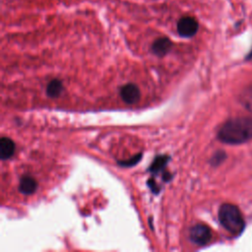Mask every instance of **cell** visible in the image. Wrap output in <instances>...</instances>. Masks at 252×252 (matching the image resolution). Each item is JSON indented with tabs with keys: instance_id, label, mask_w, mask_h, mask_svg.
I'll return each instance as SVG.
<instances>
[{
	"instance_id": "8992f818",
	"label": "cell",
	"mask_w": 252,
	"mask_h": 252,
	"mask_svg": "<svg viewBox=\"0 0 252 252\" xmlns=\"http://www.w3.org/2000/svg\"><path fill=\"white\" fill-rule=\"evenodd\" d=\"M172 47V42L167 37H159L152 44V51L157 56H164Z\"/></svg>"
},
{
	"instance_id": "7a4b0ae2",
	"label": "cell",
	"mask_w": 252,
	"mask_h": 252,
	"mask_svg": "<svg viewBox=\"0 0 252 252\" xmlns=\"http://www.w3.org/2000/svg\"><path fill=\"white\" fill-rule=\"evenodd\" d=\"M220 224L231 234L239 235L245 226L244 219L239 209L231 204H223L219 210Z\"/></svg>"
},
{
	"instance_id": "6da1fadb",
	"label": "cell",
	"mask_w": 252,
	"mask_h": 252,
	"mask_svg": "<svg viewBox=\"0 0 252 252\" xmlns=\"http://www.w3.org/2000/svg\"><path fill=\"white\" fill-rule=\"evenodd\" d=\"M218 138L225 144L237 145L252 139V118L238 117L227 120L219 130Z\"/></svg>"
},
{
	"instance_id": "3957f363",
	"label": "cell",
	"mask_w": 252,
	"mask_h": 252,
	"mask_svg": "<svg viewBox=\"0 0 252 252\" xmlns=\"http://www.w3.org/2000/svg\"><path fill=\"white\" fill-rule=\"evenodd\" d=\"M189 237L193 243L197 245H205L211 240L212 232L206 224L198 223L190 228Z\"/></svg>"
},
{
	"instance_id": "5bb4252c",
	"label": "cell",
	"mask_w": 252,
	"mask_h": 252,
	"mask_svg": "<svg viewBox=\"0 0 252 252\" xmlns=\"http://www.w3.org/2000/svg\"><path fill=\"white\" fill-rule=\"evenodd\" d=\"M149 186H150V189H152V191H154V193H158V185L154 182V180L153 179H149Z\"/></svg>"
},
{
	"instance_id": "5b68a950",
	"label": "cell",
	"mask_w": 252,
	"mask_h": 252,
	"mask_svg": "<svg viewBox=\"0 0 252 252\" xmlns=\"http://www.w3.org/2000/svg\"><path fill=\"white\" fill-rule=\"evenodd\" d=\"M120 95L124 102L128 104H134L139 101L141 97V92L135 84L129 83L120 89Z\"/></svg>"
},
{
	"instance_id": "9c48e42d",
	"label": "cell",
	"mask_w": 252,
	"mask_h": 252,
	"mask_svg": "<svg viewBox=\"0 0 252 252\" xmlns=\"http://www.w3.org/2000/svg\"><path fill=\"white\" fill-rule=\"evenodd\" d=\"M168 160H169V158H168L167 156H165V155L158 156V157H156V158L153 160V162H152V164H151L149 170H150L151 172H153V173H157V172L158 173V172L162 171V170L165 168V166H166Z\"/></svg>"
},
{
	"instance_id": "277c9868",
	"label": "cell",
	"mask_w": 252,
	"mask_h": 252,
	"mask_svg": "<svg viewBox=\"0 0 252 252\" xmlns=\"http://www.w3.org/2000/svg\"><path fill=\"white\" fill-rule=\"evenodd\" d=\"M198 31V22L189 16L181 18L177 23V32L182 37H191Z\"/></svg>"
},
{
	"instance_id": "8fae6325",
	"label": "cell",
	"mask_w": 252,
	"mask_h": 252,
	"mask_svg": "<svg viewBox=\"0 0 252 252\" xmlns=\"http://www.w3.org/2000/svg\"><path fill=\"white\" fill-rule=\"evenodd\" d=\"M141 157H142V154H138V155L132 157L130 159H128V160H120V161H118V163L121 166H132V165L136 164L141 159Z\"/></svg>"
},
{
	"instance_id": "30bf717a",
	"label": "cell",
	"mask_w": 252,
	"mask_h": 252,
	"mask_svg": "<svg viewBox=\"0 0 252 252\" xmlns=\"http://www.w3.org/2000/svg\"><path fill=\"white\" fill-rule=\"evenodd\" d=\"M63 91V85L61 81L54 79L50 81L46 87V94L50 97H57Z\"/></svg>"
},
{
	"instance_id": "ba28073f",
	"label": "cell",
	"mask_w": 252,
	"mask_h": 252,
	"mask_svg": "<svg viewBox=\"0 0 252 252\" xmlns=\"http://www.w3.org/2000/svg\"><path fill=\"white\" fill-rule=\"evenodd\" d=\"M36 186H37L36 181L32 176L25 175L20 179L19 190L21 193L25 195H31L35 191Z\"/></svg>"
},
{
	"instance_id": "52a82bcc",
	"label": "cell",
	"mask_w": 252,
	"mask_h": 252,
	"mask_svg": "<svg viewBox=\"0 0 252 252\" xmlns=\"http://www.w3.org/2000/svg\"><path fill=\"white\" fill-rule=\"evenodd\" d=\"M15 153V144L8 137H2L0 140V157L2 159L10 158Z\"/></svg>"
},
{
	"instance_id": "4fadbf2b",
	"label": "cell",
	"mask_w": 252,
	"mask_h": 252,
	"mask_svg": "<svg viewBox=\"0 0 252 252\" xmlns=\"http://www.w3.org/2000/svg\"><path fill=\"white\" fill-rule=\"evenodd\" d=\"M224 157H225V155L223 154V153H217L214 157H213V158H212V163L215 161V160H218L217 161V164H219L223 158H224Z\"/></svg>"
},
{
	"instance_id": "7c38bea8",
	"label": "cell",
	"mask_w": 252,
	"mask_h": 252,
	"mask_svg": "<svg viewBox=\"0 0 252 252\" xmlns=\"http://www.w3.org/2000/svg\"><path fill=\"white\" fill-rule=\"evenodd\" d=\"M243 103L247 108L252 109V88L247 89L246 93L243 94Z\"/></svg>"
},
{
	"instance_id": "9a60e30c",
	"label": "cell",
	"mask_w": 252,
	"mask_h": 252,
	"mask_svg": "<svg viewBox=\"0 0 252 252\" xmlns=\"http://www.w3.org/2000/svg\"><path fill=\"white\" fill-rule=\"evenodd\" d=\"M246 59L247 60H252V49H251V51H250V53L247 55V57H246Z\"/></svg>"
}]
</instances>
